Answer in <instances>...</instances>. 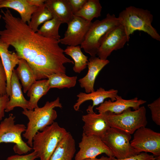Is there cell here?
I'll return each mask as SVG.
<instances>
[{"label":"cell","instance_id":"6da1fadb","mask_svg":"<svg viewBox=\"0 0 160 160\" xmlns=\"http://www.w3.org/2000/svg\"><path fill=\"white\" fill-rule=\"evenodd\" d=\"M1 12L5 28L0 30V41L14 47L19 58L26 61L37 80L47 79L53 73H66L64 64H74L64 54L58 41L33 31L7 8Z\"/></svg>","mask_w":160,"mask_h":160},{"label":"cell","instance_id":"7a4b0ae2","mask_svg":"<svg viewBox=\"0 0 160 160\" xmlns=\"http://www.w3.org/2000/svg\"><path fill=\"white\" fill-rule=\"evenodd\" d=\"M59 97L55 100L47 101L42 107H39L33 110H23L22 113L26 116L29 121L27 124L23 137L27 140L26 142L29 146H33V138L38 131H41L46 127L51 125L57 117L55 107L62 108Z\"/></svg>","mask_w":160,"mask_h":160},{"label":"cell","instance_id":"3957f363","mask_svg":"<svg viewBox=\"0 0 160 160\" xmlns=\"http://www.w3.org/2000/svg\"><path fill=\"white\" fill-rule=\"evenodd\" d=\"M117 17L128 37L135 31H141L160 41L159 34L152 25L153 16L148 10L130 6L120 12Z\"/></svg>","mask_w":160,"mask_h":160},{"label":"cell","instance_id":"277c9868","mask_svg":"<svg viewBox=\"0 0 160 160\" xmlns=\"http://www.w3.org/2000/svg\"><path fill=\"white\" fill-rule=\"evenodd\" d=\"M68 132L57 122L38 131L33 138L32 149L40 160H49L59 143Z\"/></svg>","mask_w":160,"mask_h":160},{"label":"cell","instance_id":"5b68a950","mask_svg":"<svg viewBox=\"0 0 160 160\" xmlns=\"http://www.w3.org/2000/svg\"><path fill=\"white\" fill-rule=\"evenodd\" d=\"M120 25L118 17L114 14L108 13L102 20H96L89 27L81 44V48L91 57L96 56L103 37L110 30Z\"/></svg>","mask_w":160,"mask_h":160},{"label":"cell","instance_id":"8992f818","mask_svg":"<svg viewBox=\"0 0 160 160\" xmlns=\"http://www.w3.org/2000/svg\"><path fill=\"white\" fill-rule=\"evenodd\" d=\"M108 114L109 122L113 127L130 135L138 129L145 127L148 122L146 117V110L144 106L137 110L131 111V108L124 111L121 113L115 114L109 112Z\"/></svg>","mask_w":160,"mask_h":160},{"label":"cell","instance_id":"52a82bcc","mask_svg":"<svg viewBox=\"0 0 160 160\" xmlns=\"http://www.w3.org/2000/svg\"><path fill=\"white\" fill-rule=\"evenodd\" d=\"M15 117L12 113L0 123V143H12L15 144L13 149L19 155L26 154L33 149L23 140L21 134L26 127L22 124H15Z\"/></svg>","mask_w":160,"mask_h":160},{"label":"cell","instance_id":"ba28073f","mask_svg":"<svg viewBox=\"0 0 160 160\" xmlns=\"http://www.w3.org/2000/svg\"><path fill=\"white\" fill-rule=\"evenodd\" d=\"M131 135L117 128L110 127L101 138L114 157L118 159L129 157L139 154L130 144Z\"/></svg>","mask_w":160,"mask_h":160},{"label":"cell","instance_id":"9c48e42d","mask_svg":"<svg viewBox=\"0 0 160 160\" xmlns=\"http://www.w3.org/2000/svg\"><path fill=\"white\" fill-rule=\"evenodd\" d=\"M145 127L135 132L131 145L138 153L149 152L155 156H160V133Z\"/></svg>","mask_w":160,"mask_h":160},{"label":"cell","instance_id":"30bf717a","mask_svg":"<svg viewBox=\"0 0 160 160\" xmlns=\"http://www.w3.org/2000/svg\"><path fill=\"white\" fill-rule=\"evenodd\" d=\"M123 26L120 25L108 31L102 39L97 55L102 60H107L114 50L123 48L129 41Z\"/></svg>","mask_w":160,"mask_h":160},{"label":"cell","instance_id":"8fae6325","mask_svg":"<svg viewBox=\"0 0 160 160\" xmlns=\"http://www.w3.org/2000/svg\"><path fill=\"white\" fill-rule=\"evenodd\" d=\"M79 149L76 153L75 160H82L88 158H95L102 153L109 157L114 156L100 137L95 135H87L83 133L79 144Z\"/></svg>","mask_w":160,"mask_h":160},{"label":"cell","instance_id":"7c38bea8","mask_svg":"<svg viewBox=\"0 0 160 160\" xmlns=\"http://www.w3.org/2000/svg\"><path fill=\"white\" fill-rule=\"evenodd\" d=\"M87 111L88 113L82 117L84 123L83 133L87 135H95L101 138L111 127L107 112L96 113L91 105Z\"/></svg>","mask_w":160,"mask_h":160},{"label":"cell","instance_id":"4fadbf2b","mask_svg":"<svg viewBox=\"0 0 160 160\" xmlns=\"http://www.w3.org/2000/svg\"><path fill=\"white\" fill-rule=\"evenodd\" d=\"M92 22L74 15L72 20L67 23L68 28L63 38L59 43L68 46H77L83 42Z\"/></svg>","mask_w":160,"mask_h":160},{"label":"cell","instance_id":"5bb4252c","mask_svg":"<svg viewBox=\"0 0 160 160\" xmlns=\"http://www.w3.org/2000/svg\"><path fill=\"white\" fill-rule=\"evenodd\" d=\"M116 100L112 102L110 99L105 100L96 109L99 113L110 112L115 114L121 113L124 111L129 108H132L135 110H137L140 106L146 103V101L141 99L138 100L137 97L125 100L121 96L117 95Z\"/></svg>","mask_w":160,"mask_h":160},{"label":"cell","instance_id":"9a60e30c","mask_svg":"<svg viewBox=\"0 0 160 160\" xmlns=\"http://www.w3.org/2000/svg\"><path fill=\"white\" fill-rule=\"evenodd\" d=\"M109 63V61L107 59L102 60L96 56L90 57L87 63L88 69L87 74L78 80L80 87L84 89L86 93L95 91L94 85L97 76Z\"/></svg>","mask_w":160,"mask_h":160},{"label":"cell","instance_id":"2e32d148","mask_svg":"<svg viewBox=\"0 0 160 160\" xmlns=\"http://www.w3.org/2000/svg\"><path fill=\"white\" fill-rule=\"evenodd\" d=\"M118 93L117 90L111 89L105 90L102 87L88 93L80 92L77 95L78 99L73 105V108L76 111H79L81 104L89 100L93 102L92 105H91L92 109L95 106L103 103L107 98H110L112 101H114L116 100V97L118 95Z\"/></svg>","mask_w":160,"mask_h":160},{"label":"cell","instance_id":"e0dca14e","mask_svg":"<svg viewBox=\"0 0 160 160\" xmlns=\"http://www.w3.org/2000/svg\"><path fill=\"white\" fill-rule=\"evenodd\" d=\"M11 94L9 97L5 112L12 110L16 107H20L23 110H29V102L24 97L22 90L21 85L17 75L16 70L14 69L10 81Z\"/></svg>","mask_w":160,"mask_h":160},{"label":"cell","instance_id":"ac0fdd59","mask_svg":"<svg viewBox=\"0 0 160 160\" xmlns=\"http://www.w3.org/2000/svg\"><path fill=\"white\" fill-rule=\"evenodd\" d=\"M10 46L0 41V57L7 76V94L10 96L11 94L10 81L13 70L18 65L20 59L16 53L9 50Z\"/></svg>","mask_w":160,"mask_h":160},{"label":"cell","instance_id":"d6986e66","mask_svg":"<svg viewBox=\"0 0 160 160\" xmlns=\"http://www.w3.org/2000/svg\"><path fill=\"white\" fill-rule=\"evenodd\" d=\"M44 4L51 12L53 17L62 23H68L74 16L68 0H46Z\"/></svg>","mask_w":160,"mask_h":160},{"label":"cell","instance_id":"ffe728a7","mask_svg":"<svg viewBox=\"0 0 160 160\" xmlns=\"http://www.w3.org/2000/svg\"><path fill=\"white\" fill-rule=\"evenodd\" d=\"M76 151L75 140L71 134L68 132L49 160H72Z\"/></svg>","mask_w":160,"mask_h":160},{"label":"cell","instance_id":"44dd1931","mask_svg":"<svg viewBox=\"0 0 160 160\" xmlns=\"http://www.w3.org/2000/svg\"><path fill=\"white\" fill-rule=\"evenodd\" d=\"M3 8H11L17 11L21 20L28 24L32 14L38 7L29 4L27 0H1L0 9Z\"/></svg>","mask_w":160,"mask_h":160},{"label":"cell","instance_id":"7402d4cb","mask_svg":"<svg viewBox=\"0 0 160 160\" xmlns=\"http://www.w3.org/2000/svg\"><path fill=\"white\" fill-rule=\"evenodd\" d=\"M50 89L47 79L36 80L27 92V95L30 97L29 110L38 107V101Z\"/></svg>","mask_w":160,"mask_h":160},{"label":"cell","instance_id":"603a6c76","mask_svg":"<svg viewBox=\"0 0 160 160\" xmlns=\"http://www.w3.org/2000/svg\"><path fill=\"white\" fill-rule=\"evenodd\" d=\"M15 70L18 78L21 82L23 92L26 93L37 80L33 72L26 61L22 58L19 59L18 67Z\"/></svg>","mask_w":160,"mask_h":160},{"label":"cell","instance_id":"cb8c5ba5","mask_svg":"<svg viewBox=\"0 0 160 160\" xmlns=\"http://www.w3.org/2000/svg\"><path fill=\"white\" fill-rule=\"evenodd\" d=\"M64 50V53L73 59V70L75 72L80 73L87 68L88 57L82 52L80 46H68Z\"/></svg>","mask_w":160,"mask_h":160},{"label":"cell","instance_id":"d4e9b609","mask_svg":"<svg viewBox=\"0 0 160 160\" xmlns=\"http://www.w3.org/2000/svg\"><path fill=\"white\" fill-rule=\"evenodd\" d=\"M102 7L99 0H87L82 8L74 15L89 22L100 16Z\"/></svg>","mask_w":160,"mask_h":160},{"label":"cell","instance_id":"484cf974","mask_svg":"<svg viewBox=\"0 0 160 160\" xmlns=\"http://www.w3.org/2000/svg\"><path fill=\"white\" fill-rule=\"evenodd\" d=\"M77 76H69L66 73H57L49 76L47 78L50 89L57 88L62 89L70 88L76 85Z\"/></svg>","mask_w":160,"mask_h":160},{"label":"cell","instance_id":"4316f807","mask_svg":"<svg viewBox=\"0 0 160 160\" xmlns=\"http://www.w3.org/2000/svg\"><path fill=\"white\" fill-rule=\"evenodd\" d=\"M52 18L51 12L44 4L33 13L28 25L33 31L37 32L40 25Z\"/></svg>","mask_w":160,"mask_h":160},{"label":"cell","instance_id":"83f0119b","mask_svg":"<svg viewBox=\"0 0 160 160\" xmlns=\"http://www.w3.org/2000/svg\"><path fill=\"white\" fill-rule=\"evenodd\" d=\"M61 24L58 20L53 17L44 23L37 33L45 37L59 41L60 37L59 30Z\"/></svg>","mask_w":160,"mask_h":160},{"label":"cell","instance_id":"f1b7e54d","mask_svg":"<svg viewBox=\"0 0 160 160\" xmlns=\"http://www.w3.org/2000/svg\"><path fill=\"white\" fill-rule=\"evenodd\" d=\"M150 109L152 119L158 125H160V98H158L152 103L148 104Z\"/></svg>","mask_w":160,"mask_h":160},{"label":"cell","instance_id":"f546056e","mask_svg":"<svg viewBox=\"0 0 160 160\" xmlns=\"http://www.w3.org/2000/svg\"><path fill=\"white\" fill-rule=\"evenodd\" d=\"M7 76L0 57V96L7 94Z\"/></svg>","mask_w":160,"mask_h":160},{"label":"cell","instance_id":"4dcf8cb0","mask_svg":"<svg viewBox=\"0 0 160 160\" xmlns=\"http://www.w3.org/2000/svg\"><path fill=\"white\" fill-rule=\"evenodd\" d=\"M109 160H155L153 155H149L147 152L140 153L134 156L121 159H118L114 157H109Z\"/></svg>","mask_w":160,"mask_h":160},{"label":"cell","instance_id":"1f68e13d","mask_svg":"<svg viewBox=\"0 0 160 160\" xmlns=\"http://www.w3.org/2000/svg\"><path fill=\"white\" fill-rule=\"evenodd\" d=\"M38 158L37 153L35 151L25 155H16L8 157L6 160H34Z\"/></svg>","mask_w":160,"mask_h":160},{"label":"cell","instance_id":"d6a6232c","mask_svg":"<svg viewBox=\"0 0 160 160\" xmlns=\"http://www.w3.org/2000/svg\"><path fill=\"white\" fill-rule=\"evenodd\" d=\"M74 15L83 7L87 0H68Z\"/></svg>","mask_w":160,"mask_h":160},{"label":"cell","instance_id":"836d02e7","mask_svg":"<svg viewBox=\"0 0 160 160\" xmlns=\"http://www.w3.org/2000/svg\"><path fill=\"white\" fill-rule=\"evenodd\" d=\"M9 99V96L7 94L0 96V121L4 116V112Z\"/></svg>","mask_w":160,"mask_h":160},{"label":"cell","instance_id":"e575fe53","mask_svg":"<svg viewBox=\"0 0 160 160\" xmlns=\"http://www.w3.org/2000/svg\"><path fill=\"white\" fill-rule=\"evenodd\" d=\"M45 1L46 0H27L29 4L37 7L44 5Z\"/></svg>","mask_w":160,"mask_h":160},{"label":"cell","instance_id":"d590c367","mask_svg":"<svg viewBox=\"0 0 160 160\" xmlns=\"http://www.w3.org/2000/svg\"><path fill=\"white\" fill-rule=\"evenodd\" d=\"M109 157L103 156L100 158L99 159L96 158H88L84 159L82 160H109Z\"/></svg>","mask_w":160,"mask_h":160},{"label":"cell","instance_id":"8d00e7d4","mask_svg":"<svg viewBox=\"0 0 160 160\" xmlns=\"http://www.w3.org/2000/svg\"><path fill=\"white\" fill-rule=\"evenodd\" d=\"M155 160H160V156H156Z\"/></svg>","mask_w":160,"mask_h":160},{"label":"cell","instance_id":"74e56055","mask_svg":"<svg viewBox=\"0 0 160 160\" xmlns=\"http://www.w3.org/2000/svg\"><path fill=\"white\" fill-rule=\"evenodd\" d=\"M2 17V16L0 14V19Z\"/></svg>","mask_w":160,"mask_h":160},{"label":"cell","instance_id":"f35d334b","mask_svg":"<svg viewBox=\"0 0 160 160\" xmlns=\"http://www.w3.org/2000/svg\"><path fill=\"white\" fill-rule=\"evenodd\" d=\"M1 0H0V2H1Z\"/></svg>","mask_w":160,"mask_h":160}]
</instances>
